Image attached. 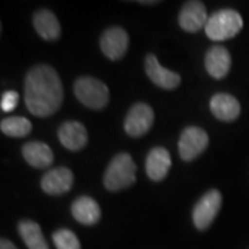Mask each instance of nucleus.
<instances>
[{
  "label": "nucleus",
  "instance_id": "1",
  "mask_svg": "<svg viewBox=\"0 0 249 249\" xmlns=\"http://www.w3.org/2000/svg\"><path fill=\"white\" fill-rule=\"evenodd\" d=\"M64 98L62 83L53 67L40 64L25 78V104L31 114L40 118L53 115Z\"/></svg>",
  "mask_w": 249,
  "mask_h": 249
},
{
  "label": "nucleus",
  "instance_id": "2",
  "mask_svg": "<svg viewBox=\"0 0 249 249\" xmlns=\"http://www.w3.org/2000/svg\"><path fill=\"white\" fill-rule=\"evenodd\" d=\"M244 27L240 13L231 9L214 11L205 25V34L214 42H222L238 35Z\"/></svg>",
  "mask_w": 249,
  "mask_h": 249
},
{
  "label": "nucleus",
  "instance_id": "3",
  "mask_svg": "<svg viewBox=\"0 0 249 249\" xmlns=\"http://www.w3.org/2000/svg\"><path fill=\"white\" fill-rule=\"evenodd\" d=\"M136 170L133 158L126 152H121L108 165L104 175V186L108 191H121L127 188L136 181Z\"/></svg>",
  "mask_w": 249,
  "mask_h": 249
},
{
  "label": "nucleus",
  "instance_id": "4",
  "mask_svg": "<svg viewBox=\"0 0 249 249\" xmlns=\"http://www.w3.org/2000/svg\"><path fill=\"white\" fill-rule=\"evenodd\" d=\"M75 96L83 106L93 109L106 108L109 100V90L101 80L91 76H82L75 82Z\"/></svg>",
  "mask_w": 249,
  "mask_h": 249
},
{
  "label": "nucleus",
  "instance_id": "5",
  "mask_svg": "<svg viewBox=\"0 0 249 249\" xmlns=\"http://www.w3.org/2000/svg\"><path fill=\"white\" fill-rule=\"evenodd\" d=\"M222 206V194L217 190H209L201 196L193 209V222L198 230H206L213 223Z\"/></svg>",
  "mask_w": 249,
  "mask_h": 249
},
{
  "label": "nucleus",
  "instance_id": "6",
  "mask_svg": "<svg viewBox=\"0 0 249 249\" xmlns=\"http://www.w3.org/2000/svg\"><path fill=\"white\" fill-rule=\"evenodd\" d=\"M209 142L208 133L198 126H188L183 130L178 140V154L181 160H194L206 150Z\"/></svg>",
  "mask_w": 249,
  "mask_h": 249
},
{
  "label": "nucleus",
  "instance_id": "7",
  "mask_svg": "<svg viewBox=\"0 0 249 249\" xmlns=\"http://www.w3.org/2000/svg\"><path fill=\"white\" fill-rule=\"evenodd\" d=\"M154 111L145 103H137L129 109L124 118V132L130 137H142L151 129Z\"/></svg>",
  "mask_w": 249,
  "mask_h": 249
},
{
  "label": "nucleus",
  "instance_id": "8",
  "mask_svg": "<svg viewBox=\"0 0 249 249\" xmlns=\"http://www.w3.org/2000/svg\"><path fill=\"white\" fill-rule=\"evenodd\" d=\"M100 47L107 58L112 60V61L121 60L126 54L127 47H129L127 32L121 27L108 28L107 31L101 35Z\"/></svg>",
  "mask_w": 249,
  "mask_h": 249
},
{
  "label": "nucleus",
  "instance_id": "9",
  "mask_svg": "<svg viewBox=\"0 0 249 249\" xmlns=\"http://www.w3.org/2000/svg\"><path fill=\"white\" fill-rule=\"evenodd\" d=\"M208 14L202 1L191 0L184 3V6L180 10L178 14V24L186 32H198L202 28H205L208 22Z\"/></svg>",
  "mask_w": 249,
  "mask_h": 249
},
{
  "label": "nucleus",
  "instance_id": "10",
  "mask_svg": "<svg viewBox=\"0 0 249 249\" xmlns=\"http://www.w3.org/2000/svg\"><path fill=\"white\" fill-rule=\"evenodd\" d=\"M73 184V175L68 168H55L49 170L42 178V190L49 196H62L68 193Z\"/></svg>",
  "mask_w": 249,
  "mask_h": 249
},
{
  "label": "nucleus",
  "instance_id": "11",
  "mask_svg": "<svg viewBox=\"0 0 249 249\" xmlns=\"http://www.w3.org/2000/svg\"><path fill=\"white\" fill-rule=\"evenodd\" d=\"M145 72L147 76L162 89L173 90L180 85V75L176 72L166 70L160 65L158 58L154 54H148L145 57Z\"/></svg>",
  "mask_w": 249,
  "mask_h": 249
},
{
  "label": "nucleus",
  "instance_id": "12",
  "mask_svg": "<svg viewBox=\"0 0 249 249\" xmlns=\"http://www.w3.org/2000/svg\"><path fill=\"white\" fill-rule=\"evenodd\" d=\"M58 139L67 150L79 151L88 144V130L76 121H68L58 127Z\"/></svg>",
  "mask_w": 249,
  "mask_h": 249
},
{
  "label": "nucleus",
  "instance_id": "13",
  "mask_svg": "<svg viewBox=\"0 0 249 249\" xmlns=\"http://www.w3.org/2000/svg\"><path fill=\"white\" fill-rule=\"evenodd\" d=\"M231 67V57L226 47L213 46L205 55V68L214 79H223Z\"/></svg>",
  "mask_w": 249,
  "mask_h": 249
},
{
  "label": "nucleus",
  "instance_id": "14",
  "mask_svg": "<svg viewBox=\"0 0 249 249\" xmlns=\"http://www.w3.org/2000/svg\"><path fill=\"white\" fill-rule=\"evenodd\" d=\"M211 111L219 121L231 122L235 121L241 114V106L238 100L227 93H217L211 98L209 103Z\"/></svg>",
  "mask_w": 249,
  "mask_h": 249
},
{
  "label": "nucleus",
  "instance_id": "15",
  "mask_svg": "<svg viewBox=\"0 0 249 249\" xmlns=\"http://www.w3.org/2000/svg\"><path fill=\"white\" fill-rule=\"evenodd\" d=\"M172 166L170 154L163 147H155L147 155L145 160V172L152 181H160L166 178Z\"/></svg>",
  "mask_w": 249,
  "mask_h": 249
},
{
  "label": "nucleus",
  "instance_id": "16",
  "mask_svg": "<svg viewBox=\"0 0 249 249\" xmlns=\"http://www.w3.org/2000/svg\"><path fill=\"white\" fill-rule=\"evenodd\" d=\"M71 212L75 220L85 226H93L101 217V209L98 204L93 198L88 196L76 198L71 206Z\"/></svg>",
  "mask_w": 249,
  "mask_h": 249
},
{
  "label": "nucleus",
  "instance_id": "17",
  "mask_svg": "<svg viewBox=\"0 0 249 249\" xmlns=\"http://www.w3.org/2000/svg\"><path fill=\"white\" fill-rule=\"evenodd\" d=\"M22 155L28 163L37 169L49 168L53 163L54 155L50 147L42 142H29L22 147Z\"/></svg>",
  "mask_w": 249,
  "mask_h": 249
},
{
  "label": "nucleus",
  "instance_id": "18",
  "mask_svg": "<svg viewBox=\"0 0 249 249\" xmlns=\"http://www.w3.org/2000/svg\"><path fill=\"white\" fill-rule=\"evenodd\" d=\"M34 27L37 35L45 40H57L61 35V25L50 10H39L34 16Z\"/></svg>",
  "mask_w": 249,
  "mask_h": 249
},
{
  "label": "nucleus",
  "instance_id": "19",
  "mask_svg": "<svg viewBox=\"0 0 249 249\" xmlns=\"http://www.w3.org/2000/svg\"><path fill=\"white\" fill-rule=\"evenodd\" d=\"M18 232L28 249H49V244L40 226L34 220H21L17 226Z\"/></svg>",
  "mask_w": 249,
  "mask_h": 249
},
{
  "label": "nucleus",
  "instance_id": "20",
  "mask_svg": "<svg viewBox=\"0 0 249 249\" xmlns=\"http://www.w3.org/2000/svg\"><path fill=\"white\" fill-rule=\"evenodd\" d=\"M0 130L9 137H25L31 133L32 124L24 116H10L0 122Z\"/></svg>",
  "mask_w": 249,
  "mask_h": 249
},
{
  "label": "nucleus",
  "instance_id": "21",
  "mask_svg": "<svg viewBox=\"0 0 249 249\" xmlns=\"http://www.w3.org/2000/svg\"><path fill=\"white\" fill-rule=\"evenodd\" d=\"M53 242L57 249H80V242L76 234L68 229H60L54 232Z\"/></svg>",
  "mask_w": 249,
  "mask_h": 249
},
{
  "label": "nucleus",
  "instance_id": "22",
  "mask_svg": "<svg viewBox=\"0 0 249 249\" xmlns=\"http://www.w3.org/2000/svg\"><path fill=\"white\" fill-rule=\"evenodd\" d=\"M18 93L17 91H13V90H9L6 93L1 94V101H0V106H1V111L4 112H11L14 108L18 106Z\"/></svg>",
  "mask_w": 249,
  "mask_h": 249
},
{
  "label": "nucleus",
  "instance_id": "23",
  "mask_svg": "<svg viewBox=\"0 0 249 249\" xmlns=\"http://www.w3.org/2000/svg\"><path fill=\"white\" fill-rule=\"evenodd\" d=\"M0 249H18L11 241L6 240V238H3V240L0 241Z\"/></svg>",
  "mask_w": 249,
  "mask_h": 249
},
{
  "label": "nucleus",
  "instance_id": "24",
  "mask_svg": "<svg viewBox=\"0 0 249 249\" xmlns=\"http://www.w3.org/2000/svg\"><path fill=\"white\" fill-rule=\"evenodd\" d=\"M140 4H157L158 1H139Z\"/></svg>",
  "mask_w": 249,
  "mask_h": 249
}]
</instances>
